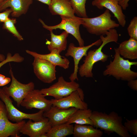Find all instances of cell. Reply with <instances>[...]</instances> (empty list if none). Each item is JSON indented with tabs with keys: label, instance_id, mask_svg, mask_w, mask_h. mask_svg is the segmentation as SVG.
I'll use <instances>...</instances> for the list:
<instances>
[{
	"label": "cell",
	"instance_id": "ba28073f",
	"mask_svg": "<svg viewBox=\"0 0 137 137\" xmlns=\"http://www.w3.org/2000/svg\"><path fill=\"white\" fill-rule=\"evenodd\" d=\"M79 87L78 83L75 81H67L61 76L55 83L48 88L40 90L45 96H52L57 99L68 96Z\"/></svg>",
	"mask_w": 137,
	"mask_h": 137
},
{
	"label": "cell",
	"instance_id": "7c38bea8",
	"mask_svg": "<svg viewBox=\"0 0 137 137\" xmlns=\"http://www.w3.org/2000/svg\"><path fill=\"white\" fill-rule=\"evenodd\" d=\"M45 96L40 90L34 89L30 92L23 100L20 105L27 109L35 108L43 110L44 112L48 111L52 105L50 100Z\"/></svg>",
	"mask_w": 137,
	"mask_h": 137
},
{
	"label": "cell",
	"instance_id": "44dd1931",
	"mask_svg": "<svg viewBox=\"0 0 137 137\" xmlns=\"http://www.w3.org/2000/svg\"><path fill=\"white\" fill-rule=\"evenodd\" d=\"M53 30H49L50 33L51 40L48 43L47 48L50 52L56 49L60 54L66 49L67 39L69 33L64 31L59 35H56L54 33Z\"/></svg>",
	"mask_w": 137,
	"mask_h": 137
},
{
	"label": "cell",
	"instance_id": "1f68e13d",
	"mask_svg": "<svg viewBox=\"0 0 137 137\" xmlns=\"http://www.w3.org/2000/svg\"><path fill=\"white\" fill-rule=\"evenodd\" d=\"M127 85L131 89L137 91V79H135L128 81Z\"/></svg>",
	"mask_w": 137,
	"mask_h": 137
},
{
	"label": "cell",
	"instance_id": "ffe728a7",
	"mask_svg": "<svg viewBox=\"0 0 137 137\" xmlns=\"http://www.w3.org/2000/svg\"><path fill=\"white\" fill-rule=\"evenodd\" d=\"M117 48L123 58L131 60L137 59V40L130 38L122 42Z\"/></svg>",
	"mask_w": 137,
	"mask_h": 137
},
{
	"label": "cell",
	"instance_id": "603a6c76",
	"mask_svg": "<svg viewBox=\"0 0 137 137\" xmlns=\"http://www.w3.org/2000/svg\"><path fill=\"white\" fill-rule=\"evenodd\" d=\"M90 109H77L71 116L67 123L80 125H90L93 126L90 117L92 112Z\"/></svg>",
	"mask_w": 137,
	"mask_h": 137
},
{
	"label": "cell",
	"instance_id": "e0dca14e",
	"mask_svg": "<svg viewBox=\"0 0 137 137\" xmlns=\"http://www.w3.org/2000/svg\"><path fill=\"white\" fill-rule=\"evenodd\" d=\"M33 0H5L0 3V11L9 7L12 10V16L19 17L27 12Z\"/></svg>",
	"mask_w": 137,
	"mask_h": 137
},
{
	"label": "cell",
	"instance_id": "d590c367",
	"mask_svg": "<svg viewBox=\"0 0 137 137\" xmlns=\"http://www.w3.org/2000/svg\"><path fill=\"white\" fill-rule=\"evenodd\" d=\"M6 58L5 56L3 54H0V62L3 61Z\"/></svg>",
	"mask_w": 137,
	"mask_h": 137
},
{
	"label": "cell",
	"instance_id": "8992f818",
	"mask_svg": "<svg viewBox=\"0 0 137 137\" xmlns=\"http://www.w3.org/2000/svg\"><path fill=\"white\" fill-rule=\"evenodd\" d=\"M61 22L59 24L53 26L46 25L41 19L39 20L43 27L49 30L57 29L64 30L68 33L72 35L77 41L79 46H84V41L82 38L79 31V27L82 25L81 18L76 16L75 18L60 16Z\"/></svg>",
	"mask_w": 137,
	"mask_h": 137
},
{
	"label": "cell",
	"instance_id": "52a82bcc",
	"mask_svg": "<svg viewBox=\"0 0 137 137\" xmlns=\"http://www.w3.org/2000/svg\"><path fill=\"white\" fill-rule=\"evenodd\" d=\"M11 78V82L10 85L5 86L2 89L4 91L12 97L19 107L23 100L31 91L34 89L35 84L32 82L24 84L19 81L14 77L11 68L9 72Z\"/></svg>",
	"mask_w": 137,
	"mask_h": 137
},
{
	"label": "cell",
	"instance_id": "277c9868",
	"mask_svg": "<svg viewBox=\"0 0 137 137\" xmlns=\"http://www.w3.org/2000/svg\"><path fill=\"white\" fill-rule=\"evenodd\" d=\"M82 25L90 33L97 36L106 35L110 30L118 28L119 25L111 19L110 11L106 9L104 13L93 18H82Z\"/></svg>",
	"mask_w": 137,
	"mask_h": 137
},
{
	"label": "cell",
	"instance_id": "2e32d148",
	"mask_svg": "<svg viewBox=\"0 0 137 137\" xmlns=\"http://www.w3.org/2000/svg\"><path fill=\"white\" fill-rule=\"evenodd\" d=\"M92 4L99 9L105 8L109 10L116 18L119 25L125 27L126 23V16L118 2L115 0H94Z\"/></svg>",
	"mask_w": 137,
	"mask_h": 137
},
{
	"label": "cell",
	"instance_id": "4fadbf2b",
	"mask_svg": "<svg viewBox=\"0 0 137 137\" xmlns=\"http://www.w3.org/2000/svg\"><path fill=\"white\" fill-rule=\"evenodd\" d=\"M29 119L21 128L20 133L30 137H41L43 134L47 133L52 127L48 119L44 117L41 120L32 122Z\"/></svg>",
	"mask_w": 137,
	"mask_h": 137
},
{
	"label": "cell",
	"instance_id": "6da1fadb",
	"mask_svg": "<svg viewBox=\"0 0 137 137\" xmlns=\"http://www.w3.org/2000/svg\"><path fill=\"white\" fill-rule=\"evenodd\" d=\"M105 37L100 36L102 43L98 48L89 50L87 53L83 60V63L79 68L78 72L81 77L92 78L93 77L92 72L94 64L99 61L105 62L107 61L109 56L104 54L102 49L107 44L110 42L117 43L118 39V35L115 28L110 30Z\"/></svg>",
	"mask_w": 137,
	"mask_h": 137
},
{
	"label": "cell",
	"instance_id": "8fae6325",
	"mask_svg": "<svg viewBox=\"0 0 137 137\" xmlns=\"http://www.w3.org/2000/svg\"><path fill=\"white\" fill-rule=\"evenodd\" d=\"M102 43L100 39L98 40L92 44L86 46L76 47L74 43H70L65 55L66 57L71 56L73 58L74 68L73 72L69 78L71 81L78 80L77 73L79 69L78 64L80 60L83 56L87 55V52L89 49L95 45L100 46Z\"/></svg>",
	"mask_w": 137,
	"mask_h": 137
},
{
	"label": "cell",
	"instance_id": "7402d4cb",
	"mask_svg": "<svg viewBox=\"0 0 137 137\" xmlns=\"http://www.w3.org/2000/svg\"><path fill=\"white\" fill-rule=\"evenodd\" d=\"M103 134L102 131L93 126L75 124L73 134L75 137H101Z\"/></svg>",
	"mask_w": 137,
	"mask_h": 137
},
{
	"label": "cell",
	"instance_id": "4316f807",
	"mask_svg": "<svg viewBox=\"0 0 137 137\" xmlns=\"http://www.w3.org/2000/svg\"><path fill=\"white\" fill-rule=\"evenodd\" d=\"M24 60V58L18 53H16L12 56L10 53H8L5 59L3 61L0 62V68L7 63L11 62L20 63L23 61Z\"/></svg>",
	"mask_w": 137,
	"mask_h": 137
},
{
	"label": "cell",
	"instance_id": "9a60e30c",
	"mask_svg": "<svg viewBox=\"0 0 137 137\" xmlns=\"http://www.w3.org/2000/svg\"><path fill=\"white\" fill-rule=\"evenodd\" d=\"M50 100L52 105L61 108H75L77 109H88L87 104L81 99L77 90L62 98L52 99Z\"/></svg>",
	"mask_w": 137,
	"mask_h": 137
},
{
	"label": "cell",
	"instance_id": "836d02e7",
	"mask_svg": "<svg viewBox=\"0 0 137 137\" xmlns=\"http://www.w3.org/2000/svg\"><path fill=\"white\" fill-rule=\"evenodd\" d=\"M77 90L79 93L80 98L83 101H84V95L83 90L79 87Z\"/></svg>",
	"mask_w": 137,
	"mask_h": 137
},
{
	"label": "cell",
	"instance_id": "cb8c5ba5",
	"mask_svg": "<svg viewBox=\"0 0 137 137\" xmlns=\"http://www.w3.org/2000/svg\"><path fill=\"white\" fill-rule=\"evenodd\" d=\"M74 126L67 123L52 126L47 133V137H65L73 134Z\"/></svg>",
	"mask_w": 137,
	"mask_h": 137
},
{
	"label": "cell",
	"instance_id": "4dcf8cb0",
	"mask_svg": "<svg viewBox=\"0 0 137 137\" xmlns=\"http://www.w3.org/2000/svg\"><path fill=\"white\" fill-rule=\"evenodd\" d=\"M10 78L6 77L4 75L0 74V86H5L11 81Z\"/></svg>",
	"mask_w": 137,
	"mask_h": 137
},
{
	"label": "cell",
	"instance_id": "e575fe53",
	"mask_svg": "<svg viewBox=\"0 0 137 137\" xmlns=\"http://www.w3.org/2000/svg\"><path fill=\"white\" fill-rule=\"evenodd\" d=\"M41 2L46 4L48 6L49 5L51 0H37Z\"/></svg>",
	"mask_w": 137,
	"mask_h": 137
},
{
	"label": "cell",
	"instance_id": "8d00e7d4",
	"mask_svg": "<svg viewBox=\"0 0 137 137\" xmlns=\"http://www.w3.org/2000/svg\"><path fill=\"white\" fill-rule=\"evenodd\" d=\"M5 0H0V3L4 1Z\"/></svg>",
	"mask_w": 137,
	"mask_h": 137
},
{
	"label": "cell",
	"instance_id": "83f0119b",
	"mask_svg": "<svg viewBox=\"0 0 137 137\" xmlns=\"http://www.w3.org/2000/svg\"><path fill=\"white\" fill-rule=\"evenodd\" d=\"M127 31L130 38L137 40V17H133L131 21Z\"/></svg>",
	"mask_w": 137,
	"mask_h": 137
},
{
	"label": "cell",
	"instance_id": "30bf717a",
	"mask_svg": "<svg viewBox=\"0 0 137 137\" xmlns=\"http://www.w3.org/2000/svg\"><path fill=\"white\" fill-rule=\"evenodd\" d=\"M32 63L33 72L37 77L45 83H51L56 78V66L45 60L34 57Z\"/></svg>",
	"mask_w": 137,
	"mask_h": 137
},
{
	"label": "cell",
	"instance_id": "ac0fdd59",
	"mask_svg": "<svg viewBox=\"0 0 137 137\" xmlns=\"http://www.w3.org/2000/svg\"><path fill=\"white\" fill-rule=\"evenodd\" d=\"M50 12L53 15L75 18L74 11L70 0H51L48 5Z\"/></svg>",
	"mask_w": 137,
	"mask_h": 137
},
{
	"label": "cell",
	"instance_id": "3957f363",
	"mask_svg": "<svg viewBox=\"0 0 137 137\" xmlns=\"http://www.w3.org/2000/svg\"><path fill=\"white\" fill-rule=\"evenodd\" d=\"M115 54L113 61L106 66L103 72L104 76H112L118 80L128 81L136 79L137 72L131 69V66H137V62L125 59L120 55L117 48H114Z\"/></svg>",
	"mask_w": 137,
	"mask_h": 137
},
{
	"label": "cell",
	"instance_id": "d6986e66",
	"mask_svg": "<svg viewBox=\"0 0 137 137\" xmlns=\"http://www.w3.org/2000/svg\"><path fill=\"white\" fill-rule=\"evenodd\" d=\"M26 52L34 57L42 59L52 63L56 66H58L65 69L69 67L70 61L65 58H63L56 50L54 49L47 54H41L36 52L28 50H26Z\"/></svg>",
	"mask_w": 137,
	"mask_h": 137
},
{
	"label": "cell",
	"instance_id": "5b68a950",
	"mask_svg": "<svg viewBox=\"0 0 137 137\" xmlns=\"http://www.w3.org/2000/svg\"><path fill=\"white\" fill-rule=\"evenodd\" d=\"M0 99L5 105L9 119L12 121L18 122L24 119H29L34 122H38L42 120L44 117V112L42 110H40L38 112L32 114L25 113L20 111L14 106L10 97L0 88Z\"/></svg>",
	"mask_w": 137,
	"mask_h": 137
},
{
	"label": "cell",
	"instance_id": "5bb4252c",
	"mask_svg": "<svg viewBox=\"0 0 137 137\" xmlns=\"http://www.w3.org/2000/svg\"><path fill=\"white\" fill-rule=\"evenodd\" d=\"M77 109L75 108L62 109L52 105L49 110L44 112L43 116L48 119L52 126L66 123Z\"/></svg>",
	"mask_w": 137,
	"mask_h": 137
},
{
	"label": "cell",
	"instance_id": "d6a6232c",
	"mask_svg": "<svg viewBox=\"0 0 137 137\" xmlns=\"http://www.w3.org/2000/svg\"><path fill=\"white\" fill-rule=\"evenodd\" d=\"M130 0H121L118 2V4L121 6L122 9L125 10L128 6V2Z\"/></svg>",
	"mask_w": 137,
	"mask_h": 137
},
{
	"label": "cell",
	"instance_id": "484cf974",
	"mask_svg": "<svg viewBox=\"0 0 137 137\" xmlns=\"http://www.w3.org/2000/svg\"><path fill=\"white\" fill-rule=\"evenodd\" d=\"M16 23L15 19H11L9 18L3 23V28L11 33L19 41L23 40L22 36L20 34L17 30L15 25Z\"/></svg>",
	"mask_w": 137,
	"mask_h": 137
},
{
	"label": "cell",
	"instance_id": "f546056e",
	"mask_svg": "<svg viewBox=\"0 0 137 137\" xmlns=\"http://www.w3.org/2000/svg\"><path fill=\"white\" fill-rule=\"evenodd\" d=\"M12 12L10 9H6L2 12H0V22L4 23L9 18L10 15Z\"/></svg>",
	"mask_w": 137,
	"mask_h": 137
},
{
	"label": "cell",
	"instance_id": "74e56055",
	"mask_svg": "<svg viewBox=\"0 0 137 137\" xmlns=\"http://www.w3.org/2000/svg\"><path fill=\"white\" fill-rule=\"evenodd\" d=\"M117 1L118 2L121 0H115Z\"/></svg>",
	"mask_w": 137,
	"mask_h": 137
},
{
	"label": "cell",
	"instance_id": "d4e9b609",
	"mask_svg": "<svg viewBox=\"0 0 137 137\" xmlns=\"http://www.w3.org/2000/svg\"><path fill=\"white\" fill-rule=\"evenodd\" d=\"M87 0H70V3L75 13L79 17H88L85 9Z\"/></svg>",
	"mask_w": 137,
	"mask_h": 137
},
{
	"label": "cell",
	"instance_id": "9c48e42d",
	"mask_svg": "<svg viewBox=\"0 0 137 137\" xmlns=\"http://www.w3.org/2000/svg\"><path fill=\"white\" fill-rule=\"evenodd\" d=\"M4 103L0 100V137L20 136V130L26 123L24 120L15 123L10 121Z\"/></svg>",
	"mask_w": 137,
	"mask_h": 137
},
{
	"label": "cell",
	"instance_id": "f1b7e54d",
	"mask_svg": "<svg viewBox=\"0 0 137 137\" xmlns=\"http://www.w3.org/2000/svg\"><path fill=\"white\" fill-rule=\"evenodd\" d=\"M127 131L134 135L137 136V119L129 120L126 119L124 125Z\"/></svg>",
	"mask_w": 137,
	"mask_h": 137
},
{
	"label": "cell",
	"instance_id": "7a4b0ae2",
	"mask_svg": "<svg viewBox=\"0 0 137 137\" xmlns=\"http://www.w3.org/2000/svg\"><path fill=\"white\" fill-rule=\"evenodd\" d=\"M90 118L94 127L104 130L108 135L115 132L121 137H131L123 124L122 117L114 111L107 114L94 111Z\"/></svg>",
	"mask_w": 137,
	"mask_h": 137
}]
</instances>
